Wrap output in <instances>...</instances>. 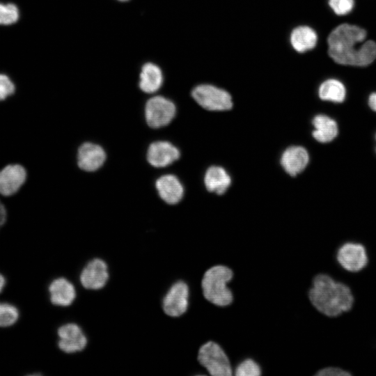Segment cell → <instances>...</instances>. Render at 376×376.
<instances>
[{
  "instance_id": "6da1fadb",
  "label": "cell",
  "mask_w": 376,
  "mask_h": 376,
  "mask_svg": "<svg viewBox=\"0 0 376 376\" xmlns=\"http://www.w3.org/2000/svg\"><path fill=\"white\" fill-rule=\"evenodd\" d=\"M366 31L354 24H341L329 33L328 54L337 63L364 67L376 59V42L366 40Z\"/></svg>"
},
{
  "instance_id": "7a4b0ae2",
  "label": "cell",
  "mask_w": 376,
  "mask_h": 376,
  "mask_svg": "<svg viewBox=\"0 0 376 376\" xmlns=\"http://www.w3.org/2000/svg\"><path fill=\"white\" fill-rule=\"evenodd\" d=\"M308 297L313 307L329 318H336L347 313L354 303L351 288L327 274H320L314 277Z\"/></svg>"
},
{
  "instance_id": "3957f363",
  "label": "cell",
  "mask_w": 376,
  "mask_h": 376,
  "mask_svg": "<svg viewBox=\"0 0 376 376\" xmlns=\"http://www.w3.org/2000/svg\"><path fill=\"white\" fill-rule=\"evenodd\" d=\"M233 276L232 270L224 265H216L207 269L201 282L205 298L219 306L229 305L233 301V294L227 283Z\"/></svg>"
},
{
  "instance_id": "277c9868",
  "label": "cell",
  "mask_w": 376,
  "mask_h": 376,
  "mask_svg": "<svg viewBox=\"0 0 376 376\" xmlns=\"http://www.w3.org/2000/svg\"><path fill=\"white\" fill-rule=\"evenodd\" d=\"M198 360L212 376L232 375V368L227 355L214 342L209 341L200 347Z\"/></svg>"
},
{
  "instance_id": "5b68a950",
  "label": "cell",
  "mask_w": 376,
  "mask_h": 376,
  "mask_svg": "<svg viewBox=\"0 0 376 376\" xmlns=\"http://www.w3.org/2000/svg\"><path fill=\"white\" fill-rule=\"evenodd\" d=\"M191 95L199 105L209 111H226L233 107L230 95L213 85H198L193 89Z\"/></svg>"
},
{
  "instance_id": "8992f818",
  "label": "cell",
  "mask_w": 376,
  "mask_h": 376,
  "mask_svg": "<svg viewBox=\"0 0 376 376\" xmlns=\"http://www.w3.org/2000/svg\"><path fill=\"white\" fill-rule=\"evenodd\" d=\"M336 258L338 264L345 271L358 273L366 268L368 256L366 247L361 243L347 242L337 249Z\"/></svg>"
},
{
  "instance_id": "52a82bcc",
  "label": "cell",
  "mask_w": 376,
  "mask_h": 376,
  "mask_svg": "<svg viewBox=\"0 0 376 376\" xmlns=\"http://www.w3.org/2000/svg\"><path fill=\"white\" fill-rule=\"evenodd\" d=\"M175 106L170 100L160 95L149 99L145 107V117L148 125L155 129L169 124L175 115Z\"/></svg>"
},
{
  "instance_id": "ba28073f",
  "label": "cell",
  "mask_w": 376,
  "mask_h": 376,
  "mask_svg": "<svg viewBox=\"0 0 376 376\" xmlns=\"http://www.w3.org/2000/svg\"><path fill=\"white\" fill-rule=\"evenodd\" d=\"M189 288L182 281L175 282L165 295L162 308L171 317H179L185 313L188 307Z\"/></svg>"
},
{
  "instance_id": "9c48e42d",
  "label": "cell",
  "mask_w": 376,
  "mask_h": 376,
  "mask_svg": "<svg viewBox=\"0 0 376 376\" xmlns=\"http://www.w3.org/2000/svg\"><path fill=\"white\" fill-rule=\"evenodd\" d=\"M108 279L107 265L100 258H95L89 261L80 274V282L82 286L88 290L102 288Z\"/></svg>"
},
{
  "instance_id": "30bf717a",
  "label": "cell",
  "mask_w": 376,
  "mask_h": 376,
  "mask_svg": "<svg viewBox=\"0 0 376 376\" xmlns=\"http://www.w3.org/2000/svg\"><path fill=\"white\" fill-rule=\"evenodd\" d=\"M58 347L65 353H75L83 350L87 338L81 329L75 323L62 325L58 330Z\"/></svg>"
},
{
  "instance_id": "8fae6325",
  "label": "cell",
  "mask_w": 376,
  "mask_h": 376,
  "mask_svg": "<svg viewBox=\"0 0 376 376\" xmlns=\"http://www.w3.org/2000/svg\"><path fill=\"white\" fill-rule=\"evenodd\" d=\"M179 157V150L167 141H156L151 143L147 152L148 162L157 168L169 166Z\"/></svg>"
},
{
  "instance_id": "7c38bea8",
  "label": "cell",
  "mask_w": 376,
  "mask_h": 376,
  "mask_svg": "<svg viewBox=\"0 0 376 376\" xmlns=\"http://www.w3.org/2000/svg\"><path fill=\"white\" fill-rule=\"evenodd\" d=\"M26 170L19 164H10L0 171V194L8 196L15 194L24 183Z\"/></svg>"
},
{
  "instance_id": "4fadbf2b",
  "label": "cell",
  "mask_w": 376,
  "mask_h": 376,
  "mask_svg": "<svg viewBox=\"0 0 376 376\" xmlns=\"http://www.w3.org/2000/svg\"><path fill=\"white\" fill-rule=\"evenodd\" d=\"M106 159L104 149L97 144L85 143L82 144L77 152V164L79 167L86 171H95L99 169Z\"/></svg>"
},
{
  "instance_id": "5bb4252c",
  "label": "cell",
  "mask_w": 376,
  "mask_h": 376,
  "mask_svg": "<svg viewBox=\"0 0 376 376\" xmlns=\"http://www.w3.org/2000/svg\"><path fill=\"white\" fill-rule=\"evenodd\" d=\"M309 162L307 150L301 146H291L282 154L281 163L289 175L295 176L304 171Z\"/></svg>"
},
{
  "instance_id": "9a60e30c",
  "label": "cell",
  "mask_w": 376,
  "mask_h": 376,
  "mask_svg": "<svg viewBox=\"0 0 376 376\" xmlns=\"http://www.w3.org/2000/svg\"><path fill=\"white\" fill-rule=\"evenodd\" d=\"M155 187L161 198L168 204H176L183 196V187L173 175L161 176L157 180Z\"/></svg>"
},
{
  "instance_id": "2e32d148",
  "label": "cell",
  "mask_w": 376,
  "mask_h": 376,
  "mask_svg": "<svg viewBox=\"0 0 376 376\" xmlns=\"http://www.w3.org/2000/svg\"><path fill=\"white\" fill-rule=\"evenodd\" d=\"M50 300L56 306H68L76 297V291L73 284L65 278L54 280L49 286Z\"/></svg>"
},
{
  "instance_id": "e0dca14e",
  "label": "cell",
  "mask_w": 376,
  "mask_h": 376,
  "mask_svg": "<svg viewBox=\"0 0 376 376\" xmlns=\"http://www.w3.org/2000/svg\"><path fill=\"white\" fill-rule=\"evenodd\" d=\"M312 124L314 130L312 132L313 138L320 143H328L333 141L338 135L337 123L331 117L324 114L315 116Z\"/></svg>"
},
{
  "instance_id": "ac0fdd59",
  "label": "cell",
  "mask_w": 376,
  "mask_h": 376,
  "mask_svg": "<svg viewBox=\"0 0 376 376\" xmlns=\"http://www.w3.org/2000/svg\"><path fill=\"white\" fill-rule=\"evenodd\" d=\"M139 78V88L146 93L157 91L162 86L164 79L162 70L152 63H146L142 66Z\"/></svg>"
},
{
  "instance_id": "d6986e66",
  "label": "cell",
  "mask_w": 376,
  "mask_h": 376,
  "mask_svg": "<svg viewBox=\"0 0 376 376\" xmlns=\"http://www.w3.org/2000/svg\"><path fill=\"white\" fill-rule=\"evenodd\" d=\"M292 47L295 51L304 53L313 49L318 42V35L308 26H299L292 30L290 37Z\"/></svg>"
},
{
  "instance_id": "ffe728a7",
  "label": "cell",
  "mask_w": 376,
  "mask_h": 376,
  "mask_svg": "<svg viewBox=\"0 0 376 376\" xmlns=\"http://www.w3.org/2000/svg\"><path fill=\"white\" fill-rule=\"evenodd\" d=\"M204 182L209 191L221 195L226 192L230 185L231 179L224 169L211 166L205 173Z\"/></svg>"
},
{
  "instance_id": "44dd1931",
  "label": "cell",
  "mask_w": 376,
  "mask_h": 376,
  "mask_svg": "<svg viewBox=\"0 0 376 376\" xmlns=\"http://www.w3.org/2000/svg\"><path fill=\"white\" fill-rule=\"evenodd\" d=\"M318 95L322 100L340 103L345 99L346 88L340 81L329 79L319 86Z\"/></svg>"
},
{
  "instance_id": "7402d4cb",
  "label": "cell",
  "mask_w": 376,
  "mask_h": 376,
  "mask_svg": "<svg viewBox=\"0 0 376 376\" xmlns=\"http://www.w3.org/2000/svg\"><path fill=\"white\" fill-rule=\"evenodd\" d=\"M19 17V11L16 5L11 3H0V25H10Z\"/></svg>"
},
{
  "instance_id": "603a6c76",
  "label": "cell",
  "mask_w": 376,
  "mask_h": 376,
  "mask_svg": "<svg viewBox=\"0 0 376 376\" xmlns=\"http://www.w3.org/2000/svg\"><path fill=\"white\" fill-rule=\"evenodd\" d=\"M19 318L17 308L7 303H0V327H6L13 325Z\"/></svg>"
},
{
  "instance_id": "cb8c5ba5",
  "label": "cell",
  "mask_w": 376,
  "mask_h": 376,
  "mask_svg": "<svg viewBox=\"0 0 376 376\" xmlns=\"http://www.w3.org/2000/svg\"><path fill=\"white\" fill-rule=\"evenodd\" d=\"M237 376H258L261 374L259 365L251 359L242 361L235 369Z\"/></svg>"
},
{
  "instance_id": "d4e9b609",
  "label": "cell",
  "mask_w": 376,
  "mask_h": 376,
  "mask_svg": "<svg viewBox=\"0 0 376 376\" xmlns=\"http://www.w3.org/2000/svg\"><path fill=\"white\" fill-rule=\"evenodd\" d=\"M328 3L336 15H345L352 10L354 0H328Z\"/></svg>"
},
{
  "instance_id": "484cf974",
  "label": "cell",
  "mask_w": 376,
  "mask_h": 376,
  "mask_svg": "<svg viewBox=\"0 0 376 376\" xmlns=\"http://www.w3.org/2000/svg\"><path fill=\"white\" fill-rule=\"evenodd\" d=\"M15 92V85L6 75L0 74V101L3 100Z\"/></svg>"
},
{
  "instance_id": "4316f807",
  "label": "cell",
  "mask_w": 376,
  "mask_h": 376,
  "mask_svg": "<svg viewBox=\"0 0 376 376\" xmlns=\"http://www.w3.org/2000/svg\"><path fill=\"white\" fill-rule=\"evenodd\" d=\"M317 376H351L352 373L338 366H328L319 370L315 374Z\"/></svg>"
},
{
  "instance_id": "83f0119b",
  "label": "cell",
  "mask_w": 376,
  "mask_h": 376,
  "mask_svg": "<svg viewBox=\"0 0 376 376\" xmlns=\"http://www.w3.org/2000/svg\"><path fill=\"white\" fill-rule=\"evenodd\" d=\"M6 221V210L3 203L0 201V227L4 224Z\"/></svg>"
},
{
  "instance_id": "f1b7e54d",
  "label": "cell",
  "mask_w": 376,
  "mask_h": 376,
  "mask_svg": "<svg viewBox=\"0 0 376 376\" xmlns=\"http://www.w3.org/2000/svg\"><path fill=\"white\" fill-rule=\"evenodd\" d=\"M368 102L370 109L376 112V93L370 95Z\"/></svg>"
},
{
  "instance_id": "f546056e",
  "label": "cell",
  "mask_w": 376,
  "mask_h": 376,
  "mask_svg": "<svg viewBox=\"0 0 376 376\" xmlns=\"http://www.w3.org/2000/svg\"><path fill=\"white\" fill-rule=\"evenodd\" d=\"M6 284V279L3 275L0 274V292L2 291Z\"/></svg>"
},
{
  "instance_id": "4dcf8cb0",
  "label": "cell",
  "mask_w": 376,
  "mask_h": 376,
  "mask_svg": "<svg viewBox=\"0 0 376 376\" xmlns=\"http://www.w3.org/2000/svg\"><path fill=\"white\" fill-rule=\"evenodd\" d=\"M118 1H128V0H118Z\"/></svg>"
},
{
  "instance_id": "1f68e13d",
  "label": "cell",
  "mask_w": 376,
  "mask_h": 376,
  "mask_svg": "<svg viewBox=\"0 0 376 376\" xmlns=\"http://www.w3.org/2000/svg\"><path fill=\"white\" fill-rule=\"evenodd\" d=\"M375 139H376V136H375Z\"/></svg>"
}]
</instances>
